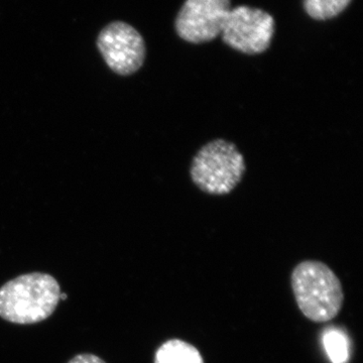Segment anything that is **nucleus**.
I'll use <instances>...</instances> for the list:
<instances>
[{"label": "nucleus", "mask_w": 363, "mask_h": 363, "mask_svg": "<svg viewBox=\"0 0 363 363\" xmlns=\"http://www.w3.org/2000/svg\"><path fill=\"white\" fill-rule=\"evenodd\" d=\"M97 47L105 63L117 75H133L145 63L147 50L143 35L123 21L105 26L98 35Z\"/></svg>", "instance_id": "39448f33"}, {"label": "nucleus", "mask_w": 363, "mask_h": 363, "mask_svg": "<svg viewBox=\"0 0 363 363\" xmlns=\"http://www.w3.org/2000/svg\"><path fill=\"white\" fill-rule=\"evenodd\" d=\"M155 363H204L201 353L192 344L172 339L160 346Z\"/></svg>", "instance_id": "0eeeda50"}, {"label": "nucleus", "mask_w": 363, "mask_h": 363, "mask_svg": "<svg viewBox=\"0 0 363 363\" xmlns=\"http://www.w3.org/2000/svg\"><path fill=\"white\" fill-rule=\"evenodd\" d=\"M352 0H304L306 13L315 21L332 20L342 13Z\"/></svg>", "instance_id": "6e6552de"}, {"label": "nucleus", "mask_w": 363, "mask_h": 363, "mask_svg": "<svg viewBox=\"0 0 363 363\" xmlns=\"http://www.w3.org/2000/svg\"><path fill=\"white\" fill-rule=\"evenodd\" d=\"M276 30L274 18L260 9L240 6L231 9L221 30L224 44L245 55L267 51Z\"/></svg>", "instance_id": "20e7f679"}, {"label": "nucleus", "mask_w": 363, "mask_h": 363, "mask_svg": "<svg viewBox=\"0 0 363 363\" xmlns=\"http://www.w3.org/2000/svg\"><path fill=\"white\" fill-rule=\"evenodd\" d=\"M66 298H67L66 294L61 293V295H60V300H66Z\"/></svg>", "instance_id": "9b49d317"}, {"label": "nucleus", "mask_w": 363, "mask_h": 363, "mask_svg": "<svg viewBox=\"0 0 363 363\" xmlns=\"http://www.w3.org/2000/svg\"><path fill=\"white\" fill-rule=\"evenodd\" d=\"M60 295L58 281L51 274H21L0 288V317L14 324L40 323L57 309Z\"/></svg>", "instance_id": "f257e3e1"}, {"label": "nucleus", "mask_w": 363, "mask_h": 363, "mask_svg": "<svg viewBox=\"0 0 363 363\" xmlns=\"http://www.w3.org/2000/svg\"><path fill=\"white\" fill-rule=\"evenodd\" d=\"M231 0H186L175 21L177 35L190 44L212 42L220 35Z\"/></svg>", "instance_id": "423d86ee"}, {"label": "nucleus", "mask_w": 363, "mask_h": 363, "mask_svg": "<svg viewBox=\"0 0 363 363\" xmlns=\"http://www.w3.org/2000/svg\"><path fill=\"white\" fill-rule=\"evenodd\" d=\"M292 288L298 309L316 323L330 321L342 308L340 279L323 262L305 260L298 264L293 271Z\"/></svg>", "instance_id": "f03ea898"}, {"label": "nucleus", "mask_w": 363, "mask_h": 363, "mask_svg": "<svg viewBox=\"0 0 363 363\" xmlns=\"http://www.w3.org/2000/svg\"><path fill=\"white\" fill-rule=\"evenodd\" d=\"M68 363H106L101 358L98 357L97 355L89 354V353H84V354H78L75 357L72 358Z\"/></svg>", "instance_id": "9d476101"}, {"label": "nucleus", "mask_w": 363, "mask_h": 363, "mask_svg": "<svg viewBox=\"0 0 363 363\" xmlns=\"http://www.w3.org/2000/svg\"><path fill=\"white\" fill-rule=\"evenodd\" d=\"M325 351L332 363H347L350 359V342L344 332L328 328L322 335Z\"/></svg>", "instance_id": "1a4fd4ad"}, {"label": "nucleus", "mask_w": 363, "mask_h": 363, "mask_svg": "<svg viewBox=\"0 0 363 363\" xmlns=\"http://www.w3.org/2000/svg\"><path fill=\"white\" fill-rule=\"evenodd\" d=\"M245 157L234 143L218 140L203 145L191 164L193 183L210 195H226L233 192L245 175Z\"/></svg>", "instance_id": "7ed1b4c3"}]
</instances>
